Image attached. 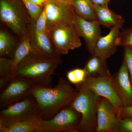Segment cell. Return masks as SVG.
Returning <instances> with one entry per match:
<instances>
[{
    "mask_svg": "<svg viewBox=\"0 0 132 132\" xmlns=\"http://www.w3.org/2000/svg\"><path fill=\"white\" fill-rule=\"evenodd\" d=\"M64 78L60 77L54 87L35 85L30 92L43 119H49L61 109L72 103L78 93Z\"/></svg>",
    "mask_w": 132,
    "mask_h": 132,
    "instance_id": "1",
    "label": "cell"
},
{
    "mask_svg": "<svg viewBox=\"0 0 132 132\" xmlns=\"http://www.w3.org/2000/svg\"><path fill=\"white\" fill-rule=\"evenodd\" d=\"M62 61L61 59H52L30 52L18 65L15 76L27 78L36 85L52 87V75Z\"/></svg>",
    "mask_w": 132,
    "mask_h": 132,
    "instance_id": "2",
    "label": "cell"
},
{
    "mask_svg": "<svg viewBox=\"0 0 132 132\" xmlns=\"http://www.w3.org/2000/svg\"><path fill=\"white\" fill-rule=\"evenodd\" d=\"M78 93L70 104L81 114V119L78 132H96L97 110L101 97L87 88L76 86Z\"/></svg>",
    "mask_w": 132,
    "mask_h": 132,
    "instance_id": "3",
    "label": "cell"
},
{
    "mask_svg": "<svg viewBox=\"0 0 132 132\" xmlns=\"http://www.w3.org/2000/svg\"><path fill=\"white\" fill-rule=\"evenodd\" d=\"M20 0H0V19L22 39L28 35L31 19L25 12Z\"/></svg>",
    "mask_w": 132,
    "mask_h": 132,
    "instance_id": "4",
    "label": "cell"
},
{
    "mask_svg": "<svg viewBox=\"0 0 132 132\" xmlns=\"http://www.w3.org/2000/svg\"><path fill=\"white\" fill-rule=\"evenodd\" d=\"M81 116L71 105L64 107L49 119H39L40 132H78Z\"/></svg>",
    "mask_w": 132,
    "mask_h": 132,
    "instance_id": "5",
    "label": "cell"
},
{
    "mask_svg": "<svg viewBox=\"0 0 132 132\" xmlns=\"http://www.w3.org/2000/svg\"><path fill=\"white\" fill-rule=\"evenodd\" d=\"M48 32L55 49L61 55L67 54L69 51L82 45L73 23H60L53 26Z\"/></svg>",
    "mask_w": 132,
    "mask_h": 132,
    "instance_id": "6",
    "label": "cell"
},
{
    "mask_svg": "<svg viewBox=\"0 0 132 132\" xmlns=\"http://www.w3.org/2000/svg\"><path fill=\"white\" fill-rule=\"evenodd\" d=\"M40 116L35 99L29 95L1 110L0 112V121L10 122L32 119Z\"/></svg>",
    "mask_w": 132,
    "mask_h": 132,
    "instance_id": "7",
    "label": "cell"
},
{
    "mask_svg": "<svg viewBox=\"0 0 132 132\" xmlns=\"http://www.w3.org/2000/svg\"><path fill=\"white\" fill-rule=\"evenodd\" d=\"M35 85L31 80L24 77L15 76L1 92L0 107L9 105L30 95Z\"/></svg>",
    "mask_w": 132,
    "mask_h": 132,
    "instance_id": "8",
    "label": "cell"
},
{
    "mask_svg": "<svg viewBox=\"0 0 132 132\" xmlns=\"http://www.w3.org/2000/svg\"><path fill=\"white\" fill-rule=\"evenodd\" d=\"M120 108L114 106L106 98L101 97L97 110L96 132H117L121 119Z\"/></svg>",
    "mask_w": 132,
    "mask_h": 132,
    "instance_id": "9",
    "label": "cell"
},
{
    "mask_svg": "<svg viewBox=\"0 0 132 132\" xmlns=\"http://www.w3.org/2000/svg\"><path fill=\"white\" fill-rule=\"evenodd\" d=\"M28 33L30 52L52 59H61V55L55 49L49 32H40L36 30L34 22L31 21L28 26Z\"/></svg>",
    "mask_w": 132,
    "mask_h": 132,
    "instance_id": "10",
    "label": "cell"
},
{
    "mask_svg": "<svg viewBox=\"0 0 132 132\" xmlns=\"http://www.w3.org/2000/svg\"><path fill=\"white\" fill-rule=\"evenodd\" d=\"M78 85L87 88L101 97L106 98L116 107H122L120 99L113 84L112 75L86 77L83 83Z\"/></svg>",
    "mask_w": 132,
    "mask_h": 132,
    "instance_id": "11",
    "label": "cell"
},
{
    "mask_svg": "<svg viewBox=\"0 0 132 132\" xmlns=\"http://www.w3.org/2000/svg\"><path fill=\"white\" fill-rule=\"evenodd\" d=\"M47 28L60 23H73L76 13L72 5L65 4L54 0H47L45 6Z\"/></svg>",
    "mask_w": 132,
    "mask_h": 132,
    "instance_id": "12",
    "label": "cell"
},
{
    "mask_svg": "<svg viewBox=\"0 0 132 132\" xmlns=\"http://www.w3.org/2000/svg\"><path fill=\"white\" fill-rule=\"evenodd\" d=\"M73 24L79 37L84 39L88 51L93 54L97 40L101 36L100 25L97 21L87 20L76 14Z\"/></svg>",
    "mask_w": 132,
    "mask_h": 132,
    "instance_id": "13",
    "label": "cell"
},
{
    "mask_svg": "<svg viewBox=\"0 0 132 132\" xmlns=\"http://www.w3.org/2000/svg\"><path fill=\"white\" fill-rule=\"evenodd\" d=\"M112 81L122 107L132 106V86L127 66L123 60L119 69L112 76Z\"/></svg>",
    "mask_w": 132,
    "mask_h": 132,
    "instance_id": "14",
    "label": "cell"
},
{
    "mask_svg": "<svg viewBox=\"0 0 132 132\" xmlns=\"http://www.w3.org/2000/svg\"><path fill=\"white\" fill-rule=\"evenodd\" d=\"M123 26L113 27L106 35L101 36L97 40L93 54L106 60L114 54L120 46V30Z\"/></svg>",
    "mask_w": 132,
    "mask_h": 132,
    "instance_id": "15",
    "label": "cell"
},
{
    "mask_svg": "<svg viewBox=\"0 0 132 132\" xmlns=\"http://www.w3.org/2000/svg\"><path fill=\"white\" fill-rule=\"evenodd\" d=\"M96 21L104 27L111 29L113 27L123 25L125 19L109 9L108 4L103 5H94Z\"/></svg>",
    "mask_w": 132,
    "mask_h": 132,
    "instance_id": "16",
    "label": "cell"
},
{
    "mask_svg": "<svg viewBox=\"0 0 132 132\" xmlns=\"http://www.w3.org/2000/svg\"><path fill=\"white\" fill-rule=\"evenodd\" d=\"M40 116L32 119L0 121L1 132H40L39 120Z\"/></svg>",
    "mask_w": 132,
    "mask_h": 132,
    "instance_id": "17",
    "label": "cell"
},
{
    "mask_svg": "<svg viewBox=\"0 0 132 132\" xmlns=\"http://www.w3.org/2000/svg\"><path fill=\"white\" fill-rule=\"evenodd\" d=\"M84 69L86 77L111 76L107 65L106 60L94 54H91Z\"/></svg>",
    "mask_w": 132,
    "mask_h": 132,
    "instance_id": "18",
    "label": "cell"
},
{
    "mask_svg": "<svg viewBox=\"0 0 132 132\" xmlns=\"http://www.w3.org/2000/svg\"><path fill=\"white\" fill-rule=\"evenodd\" d=\"M72 5L78 16L88 21L96 20L94 5L91 0H73Z\"/></svg>",
    "mask_w": 132,
    "mask_h": 132,
    "instance_id": "19",
    "label": "cell"
},
{
    "mask_svg": "<svg viewBox=\"0 0 132 132\" xmlns=\"http://www.w3.org/2000/svg\"><path fill=\"white\" fill-rule=\"evenodd\" d=\"M31 52V46L28 35L22 39L16 48L11 67L10 75L12 78L15 77L16 69L22 60Z\"/></svg>",
    "mask_w": 132,
    "mask_h": 132,
    "instance_id": "20",
    "label": "cell"
},
{
    "mask_svg": "<svg viewBox=\"0 0 132 132\" xmlns=\"http://www.w3.org/2000/svg\"><path fill=\"white\" fill-rule=\"evenodd\" d=\"M18 46H16L14 39L7 31H0V56L9 57L13 59Z\"/></svg>",
    "mask_w": 132,
    "mask_h": 132,
    "instance_id": "21",
    "label": "cell"
},
{
    "mask_svg": "<svg viewBox=\"0 0 132 132\" xmlns=\"http://www.w3.org/2000/svg\"><path fill=\"white\" fill-rule=\"evenodd\" d=\"M67 77L69 82L77 86L84 82L86 75L84 68H78L74 69L68 72Z\"/></svg>",
    "mask_w": 132,
    "mask_h": 132,
    "instance_id": "22",
    "label": "cell"
},
{
    "mask_svg": "<svg viewBox=\"0 0 132 132\" xmlns=\"http://www.w3.org/2000/svg\"><path fill=\"white\" fill-rule=\"evenodd\" d=\"M21 1L26 7L31 20L35 22L42 13L44 7L35 4L30 0H21Z\"/></svg>",
    "mask_w": 132,
    "mask_h": 132,
    "instance_id": "23",
    "label": "cell"
},
{
    "mask_svg": "<svg viewBox=\"0 0 132 132\" xmlns=\"http://www.w3.org/2000/svg\"><path fill=\"white\" fill-rule=\"evenodd\" d=\"M124 47L123 60L127 66L130 81L132 86V47L130 46H125Z\"/></svg>",
    "mask_w": 132,
    "mask_h": 132,
    "instance_id": "24",
    "label": "cell"
},
{
    "mask_svg": "<svg viewBox=\"0 0 132 132\" xmlns=\"http://www.w3.org/2000/svg\"><path fill=\"white\" fill-rule=\"evenodd\" d=\"M13 59L1 57L0 58V76L10 75Z\"/></svg>",
    "mask_w": 132,
    "mask_h": 132,
    "instance_id": "25",
    "label": "cell"
},
{
    "mask_svg": "<svg viewBox=\"0 0 132 132\" xmlns=\"http://www.w3.org/2000/svg\"><path fill=\"white\" fill-rule=\"evenodd\" d=\"M120 44V46H130L132 47V27L121 31Z\"/></svg>",
    "mask_w": 132,
    "mask_h": 132,
    "instance_id": "26",
    "label": "cell"
},
{
    "mask_svg": "<svg viewBox=\"0 0 132 132\" xmlns=\"http://www.w3.org/2000/svg\"><path fill=\"white\" fill-rule=\"evenodd\" d=\"M47 18L45 8L36 21L35 22L34 26L36 30L40 32L48 31L47 28Z\"/></svg>",
    "mask_w": 132,
    "mask_h": 132,
    "instance_id": "27",
    "label": "cell"
},
{
    "mask_svg": "<svg viewBox=\"0 0 132 132\" xmlns=\"http://www.w3.org/2000/svg\"><path fill=\"white\" fill-rule=\"evenodd\" d=\"M117 132H132V118H121L119 122Z\"/></svg>",
    "mask_w": 132,
    "mask_h": 132,
    "instance_id": "28",
    "label": "cell"
},
{
    "mask_svg": "<svg viewBox=\"0 0 132 132\" xmlns=\"http://www.w3.org/2000/svg\"><path fill=\"white\" fill-rule=\"evenodd\" d=\"M121 118H130L132 119V106L121 108Z\"/></svg>",
    "mask_w": 132,
    "mask_h": 132,
    "instance_id": "29",
    "label": "cell"
},
{
    "mask_svg": "<svg viewBox=\"0 0 132 132\" xmlns=\"http://www.w3.org/2000/svg\"><path fill=\"white\" fill-rule=\"evenodd\" d=\"M10 75L1 77L0 78V89L2 91L10 82L12 79Z\"/></svg>",
    "mask_w": 132,
    "mask_h": 132,
    "instance_id": "30",
    "label": "cell"
},
{
    "mask_svg": "<svg viewBox=\"0 0 132 132\" xmlns=\"http://www.w3.org/2000/svg\"><path fill=\"white\" fill-rule=\"evenodd\" d=\"M94 5H103L108 4L111 0H91Z\"/></svg>",
    "mask_w": 132,
    "mask_h": 132,
    "instance_id": "31",
    "label": "cell"
},
{
    "mask_svg": "<svg viewBox=\"0 0 132 132\" xmlns=\"http://www.w3.org/2000/svg\"><path fill=\"white\" fill-rule=\"evenodd\" d=\"M30 1L35 4L43 7H45L46 2V0H30Z\"/></svg>",
    "mask_w": 132,
    "mask_h": 132,
    "instance_id": "32",
    "label": "cell"
},
{
    "mask_svg": "<svg viewBox=\"0 0 132 132\" xmlns=\"http://www.w3.org/2000/svg\"><path fill=\"white\" fill-rule=\"evenodd\" d=\"M58 2L65 3V4L72 5L73 0H54Z\"/></svg>",
    "mask_w": 132,
    "mask_h": 132,
    "instance_id": "33",
    "label": "cell"
},
{
    "mask_svg": "<svg viewBox=\"0 0 132 132\" xmlns=\"http://www.w3.org/2000/svg\"><path fill=\"white\" fill-rule=\"evenodd\" d=\"M46 1H47V0H46Z\"/></svg>",
    "mask_w": 132,
    "mask_h": 132,
    "instance_id": "34",
    "label": "cell"
}]
</instances>
